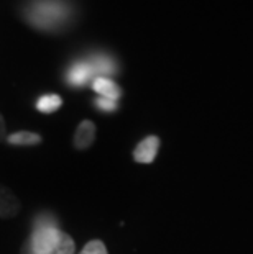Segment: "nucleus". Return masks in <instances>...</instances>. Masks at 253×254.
<instances>
[{
  "mask_svg": "<svg viewBox=\"0 0 253 254\" xmlns=\"http://www.w3.org/2000/svg\"><path fill=\"white\" fill-rule=\"evenodd\" d=\"M73 238L59 231L50 218L38 220L21 254H74Z\"/></svg>",
  "mask_w": 253,
  "mask_h": 254,
  "instance_id": "1",
  "label": "nucleus"
},
{
  "mask_svg": "<svg viewBox=\"0 0 253 254\" xmlns=\"http://www.w3.org/2000/svg\"><path fill=\"white\" fill-rule=\"evenodd\" d=\"M71 15V7L64 0H31L25 10L28 23L45 31H55L66 26Z\"/></svg>",
  "mask_w": 253,
  "mask_h": 254,
  "instance_id": "2",
  "label": "nucleus"
},
{
  "mask_svg": "<svg viewBox=\"0 0 253 254\" xmlns=\"http://www.w3.org/2000/svg\"><path fill=\"white\" fill-rule=\"evenodd\" d=\"M68 82L71 85H84L90 82L92 79H95V72L92 69V64L87 59V61H78L74 63L71 67H69L68 75H66Z\"/></svg>",
  "mask_w": 253,
  "mask_h": 254,
  "instance_id": "3",
  "label": "nucleus"
},
{
  "mask_svg": "<svg viewBox=\"0 0 253 254\" xmlns=\"http://www.w3.org/2000/svg\"><path fill=\"white\" fill-rule=\"evenodd\" d=\"M158 146H160V139L156 136H148L145 138L142 143H140L137 146L135 153H133V156H135V159L138 161V163L142 164H148L152 163V161L156 158V153H158Z\"/></svg>",
  "mask_w": 253,
  "mask_h": 254,
  "instance_id": "4",
  "label": "nucleus"
},
{
  "mask_svg": "<svg viewBox=\"0 0 253 254\" xmlns=\"http://www.w3.org/2000/svg\"><path fill=\"white\" fill-rule=\"evenodd\" d=\"M92 89L100 94L104 99H109V100H118L120 97V89L117 87V84L114 80L107 79V77H95L92 80Z\"/></svg>",
  "mask_w": 253,
  "mask_h": 254,
  "instance_id": "5",
  "label": "nucleus"
},
{
  "mask_svg": "<svg viewBox=\"0 0 253 254\" xmlns=\"http://www.w3.org/2000/svg\"><path fill=\"white\" fill-rule=\"evenodd\" d=\"M92 64V69L95 72V77H105V75L115 74L117 72V64L112 58L105 55H97L89 59Z\"/></svg>",
  "mask_w": 253,
  "mask_h": 254,
  "instance_id": "6",
  "label": "nucleus"
},
{
  "mask_svg": "<svg viewBox=\"0 0 253 254\" xmlns=\"http://www.w3.org/2000/svg\"><path fill=\"white\" fill-rule=\"evenodd\" d=\"M95 138V127L92 122L85 120L79 125L78 131H76V136H74V144L78 146L79 149H85L92 144Z\"/></svg>",
  "mask_w": 253,
  "mask_h": 254,
  "instance_id": "7",
  "label": "nucleus"
},
{
  "mask_svg": "<svg viewBox=\"0 0 253 254\" xmlns=\"http://www.w3.org/2000/svg\"><path fill=\"white\" fill-rule=\"evenodd\" d=\"M18 200L8 189L0 186V217H12L18 212Z\"/></svg>",
  "mask_w": 253,
  "mask_h": 254,
  "instance_id": "8",
  "label": "nucleus"
},
{
  "mask_svg": "<svg viewBox=\"0 0 253 254\" xmlns=\"http://www.w3.org/2000/svg\"><path fill=\"white\" fill-rule=\"evenodd\" d=\"M63 100L59 95H55V94H50V95H43L41 99L36 102V109L43 113H51L58 110L59 107H61Z\"/></svg>",
  "mask_w": 253,
  "mask_h": 254,
  "instance_id": "9",
  "label": "nucleus"
},
{
  "mask_svg": "<svg viewBox=\"0 0 253 254\" xmlns=\"http://www.w3.org/2000/svg\"><path fill=\"white\" fill-rule=\"evenodd\" d=\"M8 141L12 144H36L41 141V138H40V134H36V133L18 131L12 134V136L8 138Z\"/></svg>",
  "mask_w": 253,
  "mask_h": 254,
  "instance_id": "10",
  "label": "nucleus"
},
{
  "mask_svg": "<svg viewBox=\"0 0 253 254\" xmlns=\"http://www.w3.org/2000/svg\"><path fill=\"white\" fill-rule=\"evenodd\" d=\"M79 254H107V250H105V246L102 245V241L95 240V241H89Z\"/></svg>",
  "mask_w": 253,
  "mask_h": 254,
  "instance_id": "11",
  "label": "nucleus"
},
{
  "mask_svg": "<svg viewBox=\"0 0 253 254\" xmlns=\"http://www.w3.org/2000/svg\"><path fill=\"white\" fill-rule=\"evenodd\" d=\"M95 105H97L99 109L104 110V112H114L117 109V102L115 100L104 99V97H100V99L95 100Z\"/></svg>",
  "mask_w": 253,
  "mask_h": 254,
  "instance_id": "12",
  "label": "nucleus"
},
{
  "mask_svg": "<svg viewBox=\"0 0 253 254\" xmlns=\"http://www.w3.org/2000/svg\"><path fill=\"white\" fill-rule=\"evenodd\" d=\"M5 134V123H3V118L0 115V138H2Z\"/></svg>",
  "mask_w": 253,
  "mask_h": 254,
  "instance_id": "13",
  "label": "nucleus"
}]
</instances>
